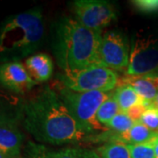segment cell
<instances>
[{
  "label": "cell",
  "instance_id": "cell-1",
  "mask_svg": "<svg viewBox=\"0 0 158 158\" xmlns=\"http://www.w3.org/2000/svg\"><path fill=\"white\" fill-rule=\"evenodd\" d=\"M22 125L40 143H77L91 135L75 119L54 88L47 85L24 101Z\"/></svg>",
  "mask_w": 158,
  "mask_h": 158
},
{
  "label": "cell",
  "instance_id": "cell-2",
  "mask_svg": "<svg viewBox=\"0 0 158 158\" xmlns=\"http://www.w3.org/2000/svg\"><path fill=\"white\" fill-rule=\"evenodd\" d=\"M102 33L88 29L74 18H59L52 27L51 48L62 73L71 74L99 65Z\"/></svg>",
  "mask_w": 158,
  "mask_h": 158
},
{
  "label": "cell",
  "instance_id": "cell-3",
  "mask_svg": "<svg viewBox=\"0 0 158 158\" xmlns=\"http://www.w3.org/2000/svg\"><path fill=\"white\" fill-rule=\"evenodd\" d=\"M44 35V19L38 7L6 18L0 26V62H19L33 56Z\"/></svg>",
  "mask_w": 158,
  "mask_h": 158
},
{
  "label": "cell",
  "instance_id": "cell-4",
  "mask_svg": "<svg viewBox=\"0 0 158 158\" xmlns=\"http://www.w3.org/2000/svg\"><path fill=\"white\" fill-rule=\"evenodd\" d=\"M56 88L55 90L69 113L90 135L94 136L107 130L98 122L96 115L102 104L113 95L111 91L77 92L60 83Z\"/></svg>",
  "mask_w": 158,
  "mask_h": 158
},
{
  "label": "cell",
  "instance_id": "cell-5",
  "mask_svg": "<svg viewBox=\"0 0 158 158\" xmlns=\"http://www.w3.org/2000/svg\"><path fill=\"white\" fill-rule=\"evenodd\" d=\"M158 69V24L139 29L130 43L129 66L125 74L141 77Z\"/></svg>",
  "mask_w": 158,
  "mask_h": 158
},
{
  "label": "cell",
  "instance_id": "cell-6",
  "mask_svg": "<svg viewBox=\"0 0 158 158\" xmlns=\"http://www.w3.org/2000/svg\"><path fill=\"white\" fill-rule=\"evenodd\" d=\"M59 83L69 90L77 92H109L115 88L118 76L113 69L96 65L71 74L57 75Z\"/></svg>",
  "mask_w": 158,
  "mask_h": 158
},
{
  "label": "cell",
  "instance_id": "cell-7",
  "mask_svg": "<svg viewBox=\"0 0 158 158\" xmlns=\"http://www.w3.org/2000/svg\"><path fill=\"white\" fill-rule=\"evenodd\" d=\"M75 19L88 29L100 32L117 18L113 4L106 0H77L71 3Z\"/></svg>",
  "mask_w": 158,
  "mask_h": 158
},
{
  "label": "cell",
  "instance_id": "cell-8",
  "mask_svg": "<svg viewBox=\"0 0 158 158\" xmlns=\"http://www.w3.org/2000/svg\"><path fill=\"white\" fill-rule=\"evenodd\" d=\"M130 44L124 34L117 30L102 34L98 49L100 66L126 72L129 66Z\"/></svg>",
  "mask_w": 158,
  "mask_h": 158
},
{
  "label": "cell",
  "instance_id": "cell-9",
  "mask_svg": "<svg viewBox=\"0 0 158 158\" xmlns=\"http://www.w3.org/2000/svg\"><path fill=\"white\" fill-rule=\"evenodd\" d=\"M0 85L12 93L24 94L32 90L37 83L21 62H6L0 63Z\"/></svg>",
  "mask_w": 158,
  "mask_h": 158
},
{
  "label": "cell",
  "instance_id": "cell-10",
  "mask_svg": "<svg viewBox=\"0 0 158 158\" xmlns=\"http://www.w3.org/2000/svg\"><path fill=\"white\" fill-rule=\"evenodd\" d=\"M21 158H100L92 149L82 147L52 148L44 144L28 141L24 148Z\"/></svg>",
  "mask_w": 158,
  "mask_h": 158
},
{
  "label": "cell",
  "instance_id": "cell-11",
  "mask_svg": "<svg viewBox=\"0 0 158 158\" xmlns=\"http://www.w3.org/2000/svg\"><path fill=\"white\" fill-rule=\"evenodd\" d=\"M24 100L0 90V127H14L22 122Z\"/></svg>",
  "mask_w": 158,
  "mask_h": 158
},
{
  "label": "cell",
  "instance_id": "cell-12",
  "mask_svg": "<svg viewBox=\"0 0 158 158\" xmlns=\"http://www.w3.org/2000/svg\"><path fill=\"white\" fill-rule=\"evenodd\" d=\"M25 67L30 77L38 83H45L49 80L54 72V63L51 57L44 54L39 53L27 58Z\"/></svg>",
  "mask_w": 158,
  "mask_h": 158
},
{
  "label": "cell",
  "instance_id": "cell-13",
  "mask_svg": "<svg viewBox=\"0 0 158 158\" xmlns=\"http://www.w3.org/2000/svg\"><path fill=\"white\" fill-rule=\"evenodd\" d=\"M24 136L18 127H0V151L8 158H21Z\"/></svg>",
  "mask_w": 158,
  "mask_h": 158
},
{
  "label": "cell",
  "instance_id": "cell-14",
  "mask_svg": "<svg viewBox=\"0 0 158 158\" xmlns=\"http://www.w3.org/2000/svg\"><path fill=\"white\" fill-rule=\"evenodd\" d=\"M121 83L131 85L147 106L153 105L158 92V86L152 80L147 78L143 76L141 77L127 76L121 80Z\"/></svg>",
  "mask_w": 158,
  "mask_h": 158
},
{
  "label": "cell",
  "instance_id": "cell-15",
  "mask_svg": "<svg viewBox=\"0 0 158 158\" xmlns=\"http://www.w3.org/2000/svg\"><path fill=\"white\" fill-rule=\"evenodd\" d=\"M113 97L118 103L119 111L122 113H127L136 105L143 103L135 89L127 84L121 83L118 85L113 93Z\"/></svg>",
  "mask_w": 158,
  "mask_h": 158
},
{
  "label": "cell",
  "instance_id": "cell-16",
  "mask_svg": "<svg viewBox=\"0 0 158 158\" xmlns=\"http://www.w3.org/2000/svg\"><path fill=\"white\" fill-rule=\"evenodd\" d=\"M100 158H131L128 146L125 143L110 141L97 148Z\"/></svg>",
  "mask_w": 158,
  "mask_h": 158
},
{
  "label": "cell",
  "instance_id": "cell-17",
  "mask_svg": "<svg viewBox=\"0 0 158 158\" xmlns=\"http://www.w3.org/2000/svg\"><path fill=\"white\" fill-rule=\"evenodd\" d=\"M135 121H134L128 116L127 113H119L109 122L106 126L107 130L105 131L106 134L109 135H121L128 132L132 127L135 125Z\"/></svg>",
  "mask_w": 158,
  "mask_h": 158
},
{
  "label": "cell",
  "instance_id": "cell-18",
  "mask_svg": "<svg viewBox=\"0 0 158 158\" xmlns=\"http://www.w3.org/2000/svg\"><path fill=\"white\" fill-rule=\"evenodd\" d=\"M118 103L114 98L113 94L110 98H108L99 107L97 113L96 118L98 122L103 127L106 128L107 124L113 119L118 113H119ZM107 129V128H106Z\"/></svg>",
  "mask_w": 158,
  "mask_h": 158
},
{
  "label": "cell",
  "instance_id": "cell-19",
  "mask_svg": "<svg viewBox=\"0 0 158 158\" xmlns=\"http://www.w3.org/2000/svg\"><path fill=\"white\" fill-rule=\"evenodd\" d=\"M131 158H156L152 141L142 144H127Z\"/></svg>",
  "mask_w": 158,
  "mask_h": 158
},
{
  "label": "cell",
  "instance_id": "cell-20",
  "mask_svg": "<svg viewBox=\"0 0 158 158\" xmlns=\"http://www.w3.org/2000/svg\"><path fill=\"white\" fill-rule=\"evenodd\" d=\"M140 122L146 126L148 129L158 134V109L151 105L148 106L142 114Z\"/></svg>",
  "mask_w": 158,
  "mask_h": 158
},
{
  "label": "cell",
  "instance_id": "cell-21",
  "mask_svg": "<svg viewBox=\"0 0 158 158\" xmlns=\"http://www.w3.org/2000/svg\"><path fill=\"white\" fill-rule=\"evenodd\" d=\"M131 5L136 11L145 14L158 13V0H134Z\"/></svg>",
  "mask_w": 158,
  "mask_h": 158
},
{
  "label": "cell",
  "instance_id": "cell-22",
  "mask_svg": "<svg viewBox=\"0 0 158 158\" xmlns=\"http://www.w3.org/2000/svg\"><path fill=\"white\" fill-rule=\"evenodd\" d=\"M147 107L148 106L144 103H141V104L136 105L135 106H134L133 108H131L127 113L128 114V116L134 121H135V122L136 121H140L142 114L144 113V112H145V110H146Z\"/></svg>",
  "mask_w": 158,
  "mask_h": 158
},
{
  "label": "cell",
  "instance_id": "cell-23",
  "mask_svg": "<svg viewBox=\"0 0 158 158\" xmlns=\"http://www.w3.org/2000/svg\"><path fill=\"white\" fill-rule=\"evenodd\" d=\"M143 77L152 80L153 82L158 86V69H156V70H154V71L150 72V73L147 74V75H144Z\"/></svg>",
  "mask_w": 158,
  "mask_h": 158
},
{
  "label": "cell",
  "instance_id": "cell-24",
  "mask_svg": "<svg viewBox=\"0 0 158 158\" xmlns=\"http://www.w3.org/2000/svg\"><path fill=\"white\" fill-rule=\"evenodd\" d=\"M154 145V150H155V156L158 158V135L152 141Z\"/></svg>",
  "mask_w": 158,
  "mask_h": 158
},
{
  "label": "cell",
  "instance_id": "cell-25",
  "mask_svg": "<svg viewBox=\"0 0 158 158\" xmlns=\"http://www.w3.org/2000/svg\"><path fill=\"white\" fill-rule=\"evenodd\" d=\"M153 105H154V106L156 108H157L158 109V92L157 94H156V98H155V100H154V103H153Z\"/></svg>",
  "mask_w": 158,
  "mask_h": 158
},
{
  "label": "cell",
  "instance_id": "cell-26",
  "mask_svg": "<svg viewBox=\"0 0 158 158\" xmlns=\"http://www.w3.org/2000/svg\"><path fill=\"white\" fill-rule=\"evenodd\" d=\"M0 158H8V157L6 156L5 154H3V153L0 151Z\"/></svg>",
  "mask_w": 158,
  "mask_h": 158
}]
</instances>
